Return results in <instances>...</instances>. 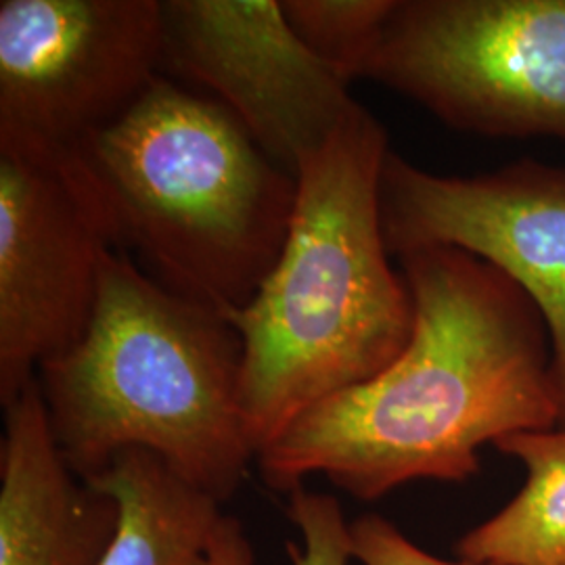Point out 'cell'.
<instances>
[{"mask_svg": "<svg viewBox=\"0 0 565 565\" xmlns=\"http://www.w3.org/2000/svg\"><path fill=\"white\" fill-rule=\"evenodd\" d=\"M413 333L382 373L308 408L258 452L264 484L310 476L359 501L419 480L467 482L480 448L559 427L545 321L518 282L457 247L398 256Z\"/></svg>", "mask_w": 565, "mask_h": 565, "instance_id": "6da1fadb", "label": "cell"}, {"mask_svg": "<svg viewBox=\"0 0 565 565\" xmlns=\"http://www.w3.org/2000/svg\"><path fill=\"white\" fill-rule=\"evenodd\" d=\"M384 126L359 103L298 170L281 256L228 315L242 340V413L258 452L308 408L364 384L413 333V298L390 263L380 182Z\"/></svg>", "mask_w": 565, "mask_h": 565, "instance_id": "7a4b0ae2", "label": "cell"}, {"mask_svg": "<svg viewBox=\"0 0 565 565\" xmlns=\"http://www.w3.org/2000/svg\"><path fill=\"white\" fill-rule=\"evenodd\" d=\"M242 361V340L223 315L111 249L84 335L42 364L36 382L57 446L84 480L124 450H147L223 505L256 463Z\"/></svg>", "mask_w": 565, "mask_h": 565, "instance_id": "3957f363", "label": "cell"}, {"mask_svg": "<svg viewBox=\"0 0 565 565\" xmlns=\"http://www.w3.org/2000/svg\"><path fill=\"white\" fill-rule=\"evenodd\" d=\"M72 153L105 205L116 247L172 294L226 319L279 260L298 177L212 97L162 74Z\"/></svg>", "mask_w": 565, "mask_h": 565, "instance_id": "277c9868", "label": "cell"}, {"mask_svg": "<svg viewBox=\"0 0 565 565\" xmlns=\"http://www.w3.org/2000/svg\"><path fill=\"white\" fill-rule=\"evenodd\" d=\"M361 81L463 132L565 141V0H396Z\"/></svg>", "mask_w": 565, "mask_h": 565, "instance_id": "5b68a950", "label": "cell"}, {"mask_svg": "<svg viewBox=\"0 0 565 565\" xmlns=\"http://www.w3.org/2000/svg\"><path fill=\"white\" fill-rule=\"evenodd\" d=\"M111 249L105 205L72 151L0 145L2 408L84 335Z\"/></svg>", "mask_w": 565, "mask_h": 565, "instance_id": "8992f818", "label": "cell"}, {"mask_svg": "<svg viewBox=\"0 0 565 565\" xmlns=\"http://www.w3.org/2000/svg\"><path fill=\"white\" fill-rule=\"evenodd\" d=\"M162 0H2L0 145L67 153L162 76Z\"/></svg>", "mask_w": 565, "mask_h": 565, "instance_id": "52a82bcc", "label": "cell"}, {"mask_svg": "<svg viewBox=\"0 0 565 565\" xmlns=\"http://www.w3.org/2000/svg\"><path fill=\"white\" fill-rule=\"evenodd\" d=\"M380 210L392 256L457 247L522 287L548 331L565 427V168L522 160L488 174L443 177L390 149Z\"/></svg>", "mask_w": 565, "mask_h": 565, "instance_id": "ba28073f", "label": "cell"}, {"mask_svg": "<svg viewBox=\"0 0 565 565\" xmlns=\"http://www.w3.org/2000/svg\"><path fill=\"white\" fill-rule=\"evenodd\" d=\"M162 25L163 76L212 93L294 177L359 105L298 39L281 0H162Z\"/></svg>", "mask_w": 565, "mask_h": 565, "instance_id": "9c48e42d", "label": "cell"}, {"mask_svg": "<svg viewBox=\"0 0 565 565\" xmlns=\"http://www.w3.org/2000/svg\"><path fill=\"white\" fill-rule=\"evenodd\" d=\"M118 525L116 499L65 461L34 380L4 406L0 565H103Z\"/></svg>", "mask_w": 565, "mask_h": 565, "instance_id": "30bf717a", "label": "cell"}, {"mask_svg": "<svg viewBox=\"0 0 565 565\" xmlns=\"http://www.w3.org/2000/svg\"><path fill=\"white\" fill-rule=\"evenodd\" d=\"M86 482L120 507L118 534L103 565H210L223 505L184 482L160 457L124 450Z\"/></svg>", "mask_w": 565, "mask_h": 565, "instance_id": "8fae6325", "label": "cell"}, {"mask_svg": "<svg viewBox=\"0 0 565 565\" xmlns=\"http://www.w3.org/2000/svg\"><path fill=\"white\" fill-rule=\"evenodd\" d=\"M494 448L520 459L518 497L455 546L459 559L497 565L565 564V427L507 436Z\"/></svg>", "mask_w": 565, "mask_h": 565, "instance_id": "7c38bea8", "label": "cell"}, {"mask_svg": "<svg viewBox=\"0 0 565 565\" xmlns=\"http://www.w3.org/2000/svg\"><path fill=\"white\" fill-rule=\"evenodd\" d=\"M282 13L310 49L342 81H361L396 0H281Z\"/></svg>", "mask_w": 565, "mask_h": 565, "instance_id": "4fadbf2b", "label": "cell"}, {"mask_svg": "<svg viewBox=\"0 0 565 565\" xmlns=\"http://www.w3.org/2000/svg\"><path fill=\"white\" fill-rule=\"evenodd\" d=\"M287 494V518L300 534L285 545L291 565H350V524L340 501L303 484Z\"/></svg>", "mask_w": 565, "mask_h": 565, "instance_id": "5bb4252c", "label": "cell"}, {"mask_svg": "<svg viewBox=\"0 0 565 565\" xmlns=\"http://www.w3.org/2000/svg\"><path fill=\"white\" fill-rule=\"evenodd\" d=\"M352 562L361 565H497L480 562H446L408 541L398 525L377 513H366L350 522Z\"/></svg>", "mask_w": 565, "mask_h": 565, "instance_id": "9a60e30c", "label": "cell"}, {"mask_svg": "<svg viewBox=\"0 0 565 565\" xmlns=\"http://www.w3.org/2000/svg\"><path fill=\"white\" fill-rule=\"evenodd\" d=\"M210 565H258L242 522L223 513L210 543Z\"/></svg>", "mask_w": 565, "mask_h": 565, "instance_id": "2e32d148", "label": "cell"}, {"mask_svg": "<svg viewBox=\"0 0 565 565\" xmlns=\"http://www.w3.org/2000/svg\"><path fill=\"white\" fill-rule=\"evenodd\" d=\"M565 565V564H564Z\"/></svg>", "mask_w": 565, "mask_h": 565, "instance_id": "e0dca14e", "label": "cell"}]
</instances>
